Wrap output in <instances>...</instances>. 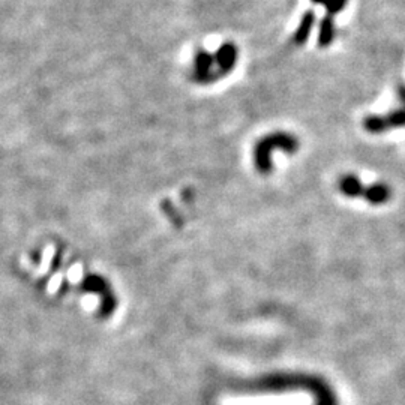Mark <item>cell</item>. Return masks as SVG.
Masks as SVG:
<instances>
[{
  "label": "cell",
  "instance_id": "2",
  "mask_svg": "<svg viewBox=\"0 0 405 405\" xmlns=\"http://www.w3.org/2000/svg\"><path fill=\"white\" fill-rule=\"evenodd\" d=\"M398 95L401 100V108L393 110L387 115L368 116L363 120V126L371 134H382L391 129L405 128V86H400Z\"/></svg>",
  "mask_w": 405,
  "mask_h": 405
},
{
  "label": "cell",
  "instance_id": "5",
  "mask_svg": "<svg viewBox=\"0 0 405 405\" xmlns=\"http://www.w3.org/2000/svg\"><path fill=\"white\" fill-rule=\"evenodd\" d=\"M363 197L371 205H384L392 197V189L389 188V185L386 183H374L364 188L363 191Z\"/></svg>",
  "mask_w": 405,
  "mask_h": 405
},
{
  "label": "cell",
  "instance_id": "4",
  "mask_svg": "<svg viewBox=\"0 0 405 405\" xmlns=\"http://www.w3.org/2000/svg\"><path fill=\"white\" fill-rule=\"evenodd\" d=\"M215 59V72L216 77L220 80L221 77L230 74V72L236 67L238 62V48L233 44L227 43L218 48V51L213 56Z\"/></svg>",
  "mask_w": 405,
  "mask_h": 405
},
{
  "label": "cell",
  "instance_id": "3",
  "mask_svg": "<svg viewBox=\"0 0 405 405\" xmlns=\"http://www.w3.org/2000/svg\"><path fill=\"white\" fill-rule=\"evenodd\" d=\"M192 80L197 81L200 84H207L218 80L215 72V59L212 54L207 51L197 53L196 59H194Z\"/></svg>",
  "mask_w": 405,
  "mask_h": 405
},
{
  "label": "cell",
  "instance_id": "6",
  "mask_svg": "<svg viewBox=\"0 0 405 405\" xmlns=\"http://www.w3.org/2000/svg\"><path fill=\"white\" fill-rule=\"evenodd\" d=\"M338 188H339V191L344 194L345 197L356 198V197L363 196L364 185L360 182V179L358 176L345 174V176L341 177V179H339Z\"/></svg>",
  "mask_w": 405,
  "mask_h": 405
},
{
  "label": "cell",
  "instance_id": "9",
  "mask_svg": "<svg viewBox=\"0 0 405 405\" xmlns=\"http://www.w3.org/2000/svg\"><path fill=\"white\" fill-rule=\"evenodd\" d=\"M312 2L323 5L327 10V15L332 17V15L339 14L344 10L348 0H312Z\"/></svg>",
  "mask_w": 405,
  "mask_h": 405
},
{
  "label": "cell",
  "instance_id": "7",
  "mask_svg": "<svg viewBox=\"0 0 405 405\" xmlns=\"http://www.w3.org/2000/svg\"><path fill=\"white\" fill-rule=\"evenodd\" d=\"M314 21H315L314 11H308V12L303 14V17L301 19V23H299L297 30L294 34V38H293L294 43L297 45H303L308 40V38H310L312 26H314Z\"/></svg>",
  "mask_w": 405,
  "mask_h": 405
},
{
  "label": "cell",
  "instance_id": "8",
  "mask_svg": "<svg viewBox=\"0 0 405 405\" xmlns=\"http://www.w3.org/2000/svg\"><path fill=\"white\" fill-rule=\"evenodd\" d=\"M335 21L330 15H326L320 24V34H319V45L320 47H329L335 39Z\"/></svg>",
  "mask_w": 405,
  "mask_h": 405
},
{
  "label": "cell",
  "instance_id": "1",
  "mask_svg": "<svg viewBox=\"0 0 405 405\" xmlns=\"http://www.w3.org/2000/svg\"><path fill=\"white\" fill-rule=\"evenodd\" d=\"M278 149L293 155L299 149V140L287 132H273L263 137L254 149V164L262 174L267 176L272 172V153Z\"/></svg>",
  "mask_w": 405,
  "mask_h": 405
}]
</instances>
